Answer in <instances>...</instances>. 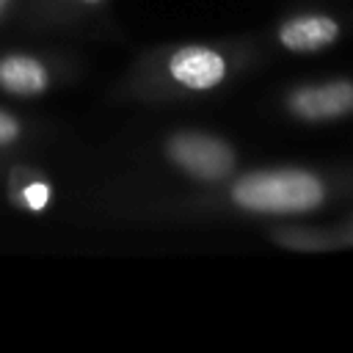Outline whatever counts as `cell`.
<instances>
[{
  "instance_id": "obj_1",
  "label": "cell",
  "mask_w": 353,
  "mask_h": 353,
  "mask_svg": "<svg viewBox=\"0 0 353 353\" xmlns=\"http://www.w3.org/2000/svg\"><path fill=\"white\" fill-rule=\"evenodd\" d=\"M232 196L254 212H306L323 201V185L306 171H259L243 176Z\"/></svg>"
},
{
  "instance_id": "obj_2",
  "label": "cell",
  "mask_w": 353,
  "mask_h": 353,
  "mask_svg": "<svg viewBox=\"0 0 353 353\" xmlns=\"http://www.w3.org/2000/svg\"><path fill=\"white\" fill-rule=\"evenodd\" d=\"M171 160L199 179H221L234 168V152L210 135H176L168 143Z\"/></svg>"
},
{
  "instance_id": "obj_3",
  "label": "cell",
  "mask_w": 353,
  "mask_h": 353,
  "mask_svg": "<svg viewBox=\"0 0 353 353\" xmlns=\"http://www.w3.org/2000/svg\"><path fill=\"white\" fill-rule=\"evenodd\" d=\"M168 72L176 83L188 85V88H196V91H204V88H212L223 80L226 74V61L210 50V47H182L171 55V63H168Z\"/></svg>"
},
{
  "instance_id": "obj_4",
  "label": "cell",
  "mask_w": 353,
  "mask_h": 353,
  "mask_svg": "<svg viewBox=\"0 0 353 353\" xmlns=\"http://www.w3.org/2000/svg\"><path fill=\"white\" fill-rule=\"evenodd\" d=\"M290 108L301 119H312V121L345 116L353 110V85L350 83H325V85H314V88H301L298 94H292Z\"/></svg>"
},
{
  "instance_id": "obj_5",
  "label": "cell",
  "mask_w": 353,
  "mask_h": 353,
  "mask_svg": "<svg viewBox=\"0 0 353 353\" xmlns=\"http://www.w3.org/2000/svg\"><path fill=\"white\" fill-rule=\"evenodd\" d=\"M50 85V69L44 61L22 52L0 58V91L14 97H39Z\"/></svg>"
},
{
  "instance_id": "obj_6",
  "label": "cell",
  "mask_w": 353,
  "mask_h": 353,
  "mask_svg": "<svg viewBox=\"0 0 353 353\" xmlns=\"http://www.w3.org/2000/svg\"><path fill=\"white\" fill-rule=\"evenodd\" d=\"M336 33H339V28L328 17H301L281 28V44L290 50L306 52V50H320V47L331 44L336 39Z\"/></svg>"
},
{
  "instance_id": "obj_7",
  "label": "cell",
  "mask_w": 353,
  "mask_h": 353,
  "mask_svg": "<svg viewBox=\"0 0 353 353\" xmlns=\"http://www.w3.org/2000/svg\"><path fill=\"white\" fill-rule=\"evenodd\" d=\"M50 196H52V188L41 174H36L25 165H17L8 174V199H11V204H17L22 210H30V212H41L50 204Z\"/></svg>"
},
{
  "instance_id": "obj_8",
  "label": "cell",
  "mask_w": 353,
  "mask_h": 353,
  "mask_svg": "<svg viewBox=\"0 0 353 353\" xmlns=\"http://www.w3.org/2000/svg\"><path fill=\"white\" fill-rule=\"evenodd\" d=\"M19 135H22V124H19V121H17L11 113L0 110V146L14 143Z\"/></svg>"
},
{
  "instance_id": "obj_9",
  "label": "cell",
  "mask_w": 353,
  "mask_h": 353,
  "mask_svg": "<svg viewBox=\"0 0 353 353\" xmlns=\"http://www.w3.org/2000/svg\"><path fill=\"white\" fill-rule=\"evenodd\" d=\"M11 6H14V0H0V19H3V17L11 11Z\"/></svg>"
},
{
  "instance_id": "obj_10",
  "label": "cell",
  "mask_w": 353,
  "mask_h": 353,
  "mask_svg": "<svg viewBox=\"0 0 353 353\" xmlns=\"http://www.w3.org/2000/svg\"><path fill=\"white\" fill-rule=\"evenodd\" d=\"M72 3H77V6H97V3H102V0H72Z\"/></svg>"
}]
</instances>
